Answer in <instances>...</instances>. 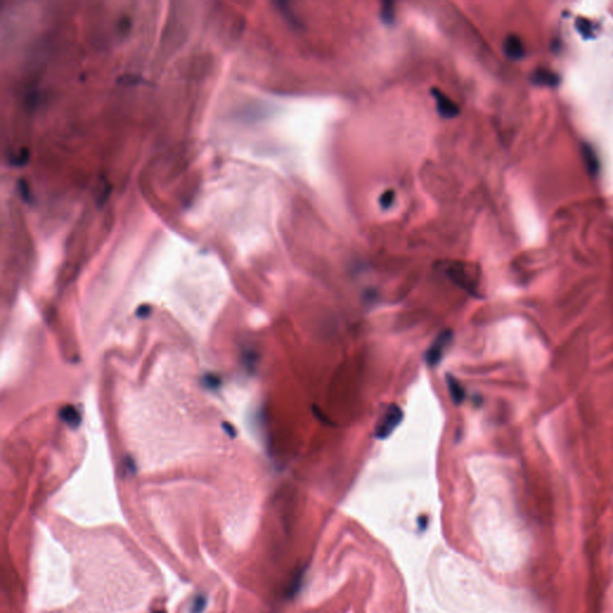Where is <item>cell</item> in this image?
<instances>
[{
  "instance_id": "4fadbf2b",
  "label": "cell",
  "mask_w": 613,
  "mask_h": 613,
  "mask_svg": "<svg viewBox=\"0 0 613 613\" xmlns=\"http://www.w3.org/2000/svg\"><path fill=\"white\" fill-rule=\"evenodd\" d=\"M394 199H395V193H394V191H386L380 197L381 206H382L383 208L390 207V205L393 204Z\"/></svg>"
},
{
  "instance_id": "9a60e30c",
  "label": "cell",
  "mask_w": 613,
  "mask_h": 613,
  "mask_svg": "<svg viewBox=\"0 0 613 613\" xmlns=\"http://www.w3.org/2000/svg\"><path fill=\"white\" fill-rule=\"evenodd\" d=\"M28 157H29V152L26 150H23L22 152H19L16 157L12 158V164L21 165L23 163H25V162L28 161Z\"/></svg>"
},
{
  "instance_id": "8fae6325",
  "label": "cell",
  "mask_w": 613,
  "mask_h": 613,
  "mask_svg": "<svg viewBox=\"0 0 613 613\" xmlns=\"http://www.w3.org/2000/svg\"><path fill=\"white\" fill-rule=\"evenodd\" d=\"M381 17L384 22L390 23L394 19V9L392 3H386L381 9Z\"/></svg>"
},
{
  "instance_id": "8992f818",
  "label": "cell",
  "mask_w": 613,
  "mask_h": 613,
  "mask_svg": "<svg viewBox=\"0 0 613 613\" xmlns=\"http://www.w3.org/2000/svg\"><path fill=\"white\" fill-rule=\"evenodd\" d=\"M447 386H448L449 394L450 396H452L453 403L455 404V405H460V404L463 402V399H465V389H463L461 383L459 382V380L456 379V377L448 374V375H447Z\"/></svg>"
},
{
  "instance_id": "5b68a950",
  "label": "cell",
  "mask_w": 613,
  "mask_h": 613,
  "mask_svg": "<svg viewBox=\"0 0 613 613\" xmlns=\"http://www.w3.org/2000/svg\"><path fill=\"white\" fill-rule=\"evenodd\" d=\"M532 82L534 84L544 85V87H556L558 84V76L545 68H538L531 76Z\"/></svg>"
},
{
  "instance_id": "7a4b0ae2",
  "label": "cell",
  "mask_w": 613,
  "mask_h": 613,
  "mask_svg": "<svg viewBox=\"0 0 613 613\" xmlns=\"http://www.w3.org/2000/svg\"><path fill=\"white\" fill-rule=\"evenodd\" d=\"M452 339L453 333L452 331L449 330L443 331V332H441L439 336L436 337V339L434 340V343L430 345L425 353V362L427 366L432 368L440 363V360L442 359L443 353H445V351L447 347H448Z\"/></svg>"
},
{
  "instance_id": "2e32d148",
  "label": "cell",
  "mask_w": 613,
  "mask_h": 613,
  "mask_svg": "<svg viewBox=\"0 0 613 613\" xmlns=\"http://www.w3.org/2000/svg\"><path fill=\"white\" fill-rule=\"evenodd\" d=\"M148 310H150V308H149L148 306L141 307L140 309H139L138 315H139V316H145V315H148V314H149V311H148Z\"/></svg>"
},
{
  "instance_id": "9c48e42d",
  "label": "cell",
  "mask_w": 613,
  "mask_h": 613,
  "mask_svg": "<svg viewBox=\"0 0 613 613\" xmlns=\"http://www.w3.org/2000/svg\"><path fill=\"white\" fill-rule=\"evenodd\" d=\"M207 606V599L203 594H199L194 596L193 601L191 606V613H204L205 608Z\"/></svg>"
},
{
  "instance_id": "30bf717a",
  "label": "cell",
  "mask_w": 613,
  "mask_h": 613,
  "mask_svg": "<svg viewBox=\"0 0 613 613\" xmlns=\"http://www.w3.org/2000/svg\"><path fill=\"white\" fill-rule=\"evenodd\" d=\"M583 157H585L586 162H587L588 169L589 170L594 171L596 173V170H598V161L595 160V155L593 154V150L589 147H585L583 148Z\"/></svg>"
},
{
  "instance_id": "6da1fadb",
  "label": "cell",
  "mask_w": 613,
  "mask_h": 613,
  "mask_svg": "<svg viewBox=\"0 0 613 613\" xmlns=\"http://www.w3.org/2000/svg\"><path fill=\"white\" fill-rule=\"evenodd\" d=\"M404 417L403 410L399 405H389L375 426V436L379 440H384L392 435L398 425L402 423Z\"/></svg>"
},
{
  "instance_id": "3957f363",
  "label": "cell",
  "mask_w": 613,
  "mask_h": 613,
  "mask_svg": "<svg viewBox=\"0 0 613 613\" xmlns=\"http://www.w3.org/2000/svg\"><path fill=\"white\" fill-rule=\"evenodd\" d=\"M432 96L436 101V108L442 118L453 119L458 117L460 113L459 105L450 99L448 96L440 91L439 89H432Z\"/></svg>"
},
{
  "instance_id": "ac0fdd59",
  "label": "cell",
  "mask_w": 613,
  "mask_h": 613,
  "mask_svg": "<svg viewBox=\"0 0 613 613\" xmlns=\"http://www.w3.org/2000/svg\"><path fill=\"white\" fill-rule=\"evenodd\" d=\"M154 613H165L164 611H155Z\"/></svg>"
},
{
  "instance_id": "277c9868",
  "label": "cell",
  "mask_w": 613,
  "mask_h": 613,
  "mask_svg": "<svg viewBox=\"0 0 613 613\" xmlns=\"http://www.w3.org/2000/svg\"><path fill=\"white\" fill-rule=\"evenodd\" d=\"M503 51L512 60H519L525 55V47H523L521 39L516 35L507 36L503 42Z\"/></svg>"
},
{
  "instance_id": "ba28073f",
  "label": "cell",
  "mask_w": 613,
  "mask_h": 613,
  "mask_svg": "<svg viewBox=\"0 0 613 613\" xmlns=\"http://www.w3.org/2000/svg\"><path fill=\"white\" fill-rule=\"evenodd\" d=\"M575 25L578 31L585 39L593 38V35H594V25H593V23L588 21L587 18H579L578 21H576Z\"/></svg>"
},
{
  "instance_id": "7c38bea8",
  "label": "cell",
  "mask_w": 613,
  "mask_h": 613,
  "mask_svg": "<svg viewBox=\"0 0 613 613\" xmlns=\"http://www.w3.org/2000/svg\"><path fill=\"white\" fill-rule=\"evenodd\" d=\"M18 188H19V194H21L23 200L26 201V203H31L32 198H31V193H30V190H29L28 184H26L24 180H18Z\"/></svg>"
},
{
  "instance_id": "52a82bcc",
  "label": "cell",
  "mask_w": 613,
  "mask_h": 613,
  "mask_svg": "<svg viewBox=\"0 0 613 613\" xmlns=\"http://www.w3.org/2000/svg\"><path fill=\"white\" fill-rule=\"evenodd\" d=\"M59 416H60V418L71 427H77L79 423H81V415H79L77 409L74 406L62 407L60 412H59Z\"/></svg>"
},
{
  "instance_id": "e0dca14e",
  "label": "cell",
  "mask_w": 613,
  "mask_h": 613,
  "mask_svg": "<svg viewBox=\"0 0 613 613\" xmlns=\"http://www.w3.org/2000/svg\"><path fill=\"white\" fill-rule=\"evenodd\" d=\"M225 427H227V429H228V431H229V435H230L231 437H234V436H235V434H236V432H235L234 427L231 426V425H229V424H225Z\"/></svg>"
},
{
  "instance_id": "5bb4252c",
  "label": "cell",
  "mask_w": 613,
  "mask_h": 613,
  "mask_svg": "<svg viewBox=\"0 0 613 613\" xmlns=\"http://www.w3.org/2000/svg\"><path fill=\"white\" fill-rule=\"evenodd\" d=\"M204 384L207 387V388L216 389V388H218V387H220L221 380H220V377H217V376L207 375L204 379Z\"/></svg>"
}]
</instances>
